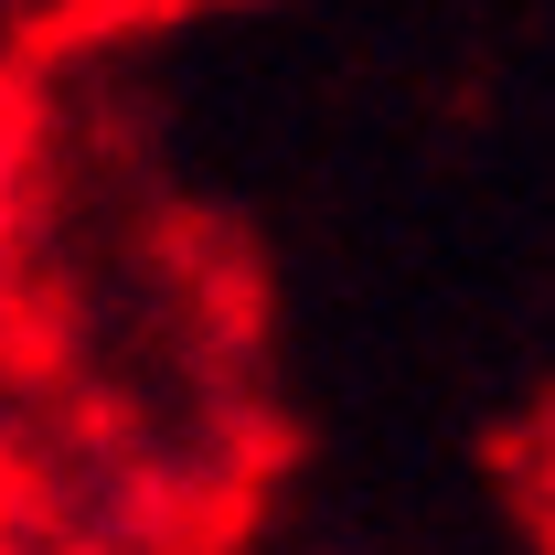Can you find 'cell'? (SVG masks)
<instances>
[{
	"instance_id": "obj_1",
	"label": "cell",
	"mask_w": 555,
	"mask_h": 555,
	"mask_svg": "<svg viewBox=\"0 0 555 555\" xmlns=\"http://www.w3.org/2000/svg\"><path fill=\"white\" fill-rule=\"evenodd\" d=\"M11 449H22V385H11V363H0V491H11Z\"/></svg>"
}]
</instances>
